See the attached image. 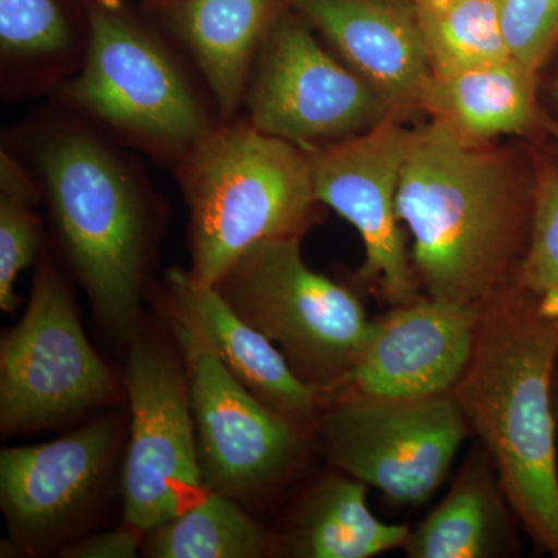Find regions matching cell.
<instances>
[{
	"label": "cell",
	"mask_w": 558,
	"mask_h": 558,
	"mask_svg": "<svg viewBox=\"0 0 558 558\" xmlns=\"http://www.w3.org/2000/svg\"><path fill=\"white\" fill-rule=\"evenodd\" d=\"M395 119L422 108L433 70L414 0H295Z\"/></svg>",
	"instance_id": "obj_14"
},
{
	"label": "cell",
	"mask_w": 558,
	"mask_h": 558,
	"mask_svg": "<svg viewBox=\"0 0 558 558\" xmlns=\"http://www.w3.org/2000/svg\"><path fill=\"white\" fill-rule=\"evenodd\" d=\"M250 83L252 126L306 150L354 137L392 117L359 73L337 61L303 21L289 14L264 40Z\"/></svg>",
	"instance_id": "obj_9"
},
{
	"label": "cell",
	"mask_w": 558,
	"mask_h": 558,
	"mask_svg": "<svg viewBox=\"0 0 558 558\" xmlns=\"http://www.w3.org/2000/svg\"><path fill=\"white\" fill-rule=\"evenodd\" d=\"M36 191L20 163L0 156V307L17 306L14 282L31 266L40 244V222L33 213Z\"/></svg>",
	"instance_id": "obj_23"
},
{
	"label": "cell",
	"mask_w": 558,
	"mask_h": 558,
	"mask_svg": "<svg viewBox=\"0 0 558 558\" xmlns=\"http://www.w3.org/2000/svg\"><path fill=\"white\" fill-rule=\"evenodd\" d=\"M470 432L453 395L413 400L339 396L322 418L330 464L403 506L424 505L436 494Z\"/></svg>",
	"instance_id": "obj_7"
},
{
	"label": "cell",
	"mask_w": 558,
	"mask_h": 558,
	"mask_svg": "<svg viewBox=\"0 0 558 558\" xmlns=\"http://www.w3.org/2000/svg\"><path fill=\"white\" fill-rule=\"evenodd\" d=\"M131 440L123 469L124 524L148 534L205 492L189 377L174 359L134 339L124 373Z\"/></svg>",
	"instance_id": "obj_10"
},
{
	"label": "cell",
	"mask_w": 558,
	"mask_h": 558,
	"mask_svg": "<svg viewBox=\"0 0 558 558\" xmlns=\"http://www.w3.org/2000/svg\"><path fill=\"white\" fill-rule=\"evenodd\" d=\"M433 75L509 60L498 0H414Z\"/></svg>",
	"instance_id": "obj_22"
},
{
	"label": "cell",
	"mask_w": 558,
	"mask_h": 558,
	"mask_svg": "<svg viewBox=\"0 0 558 558\" xmlns=\"http://www.w3.org/2000/svg\"><path fill=\"white\" fill-rule=\"evenodd\" d=\"M510 57L537 70L558 44V0H498Z\"/></svg>",
	"instance_id": "obj_26"
},
{
	"label": "cell",
	"mask_w": 558,
	"mask_h": 558,
	"mask_svg": "<svg viewBox=\"0 0 558 558\" xmlns=\"http://www.w3.org/2000/svg\"><path fill=\"white\" fill-rule=\"evenodd\" d=\"M47 199L73 269L117 336L138 317L146 215L126 168L84 132H62L39 154Z\"/></svg>",
	"instance_id": "obj_4"
},
{
	"label": "cell",
	"mask_w": 558,
	"mask_h": 558,
	"mask_svg": "<svg viewBox=\"0 0 558 558\" xmlns=\"http://www.w3.org/2000/svg\"><path fill=\"white\" fill-rule=\"evenodd\" d=\"M112 373L84 333L75 303L49 263L36 274L24 317L0 347V427H46L106 402Z\"/></svg>",
	"instance_id": "obj_8"
},
{
	"label": "cell",
	"mask_w": 558,
	"mask_h": 558,
	"mask_svg": "<svg viewBox=\"0 0 558 558\" xmlns=\"http://www.w3.org/2000/svg\"><path fill=\"white\" fill-rule=\"evenodd\" d=\"M146 535L154 558H258L269 546L266 529L234 498L209 490Z\"/></svg>",
	"instance_id": "obj_21"
},
{
	"label": "cell",
	"mask_w": 558,
	"mask_h": 558,
	"mask_svg": "<svg viewBox=\"0 0 558 558\" xmlns=\"http://www.w3.org/2000/svg\"><path fill=\"white\" fill-rule=\"evenodd\" d=\"M72 43V27L58 0H0V46L9 57L60 53Z\"/></svg>",
	"instance_id": "obj_25"
},
{
	"label": "cell",
	"mask_w": 558,
	"mask_h": 558,
	"mask_svg": "<svg viewBox=\"0 0 558 558\" xmlns=\"http://www.w3.org/2000/svg\"><path fill=\"white\" fill-rule=\"evenodd\" d=\"M553 398H554V410H556V416H558V368H557L556 377H554Z\"/></svg>",
	"instance_id": "obj_28"
},
{
	"label": "cell",
	"mask_w": 558,
	"mask_h": 558,
	"mask_svg": "<svg viewBox=\"0 0 558 558\" xmlns=\"http://www.w3.org/2000/svg\"><path fill=\"white\" fill-rule=\"evenodd\" d=\"M521 527L486 447L470 451L442 501L403 546L409 558H495L520 553Z\"/></svg>",
	"instance_id": "obj_18"
},
{
	"label": "cell",
	"mask_w": 558,
	"mask_h": 558,
	"mask_svg": "<svg viewBox=\"0 0 558 558\" xmlns=\"http://www.w3.org/2000/svg\"><path fill=\"white\" fill-rule=\"evenodd\" d=\"M87 21L86 64L65 100L149 148L183 156L209 128L170 54L119 0H90Z\"/></svg>",
	"instance_id": "obj_6"
},
{
	"label": "cell",
	"mask_w": 558,
	"mask_h": 558,
	"mask_svg": "<svg viewBox=\"0 0 558 558\" xmlns=\"http://www.w3.org/2000/svg\"><path fill=\"white\" fill-rule=\"evenodd\" d=\"M142 532L126 526L102 532L69 546L61 557L69 558H132L137 556Z\"/></svg>",
	"instance_id": "obj_27"
},
{
	"label": "cell",
	"mask_w": 558,
	"mask_h": 558,
	"mask_svg": "<svg viewBox=\"0 0 558 558\" xmlns=\"http://www.w3.org/2000/svg\"><path fill=\"white\" fill-rule=\"evenodd\" d=\"M190 275L216 288L260 242L301 238L314 218L311 150L255 126L208 130L182 156Z\"/></svg>",
	"instance_id": "obj_3"
},
{
	"label": "cell",
	"mask_w": 558,
	"mask_h": 558,
	"mask_svg": "<svg viewBox=\"0 0 558 558\" xmlns=\"http://www.w3.org/2000/svg\"><path fill=\"white\" fill-rule=\"evenodd\" d=\"M554 132H556V138H557V145H558V126H556V130H554Z\"/></svg>",
	"instance_id": "obj_30"
},
{
	"label": "cell",
	"mask_w": 558,
	"mask_h": 558,
	"mask_svg": "<svg viewBox=\"0 0 558 558\" xmlns=\"http://www.w3.org/2000/svg\"><path fill=\"white\" fill-rule=\"evenodd\" d=\"M517 279L558 329V168L543 165L532 190V227Z\"/></svg>",
	"instance_id": "obj_24"
},
{
	"label": "cell",
	"mask_w": 558,
	"mask_h": 558,
	"mask_svg": "<svg viewBox=\"0 0 558 558\" xmlns=\"http://www.w3.org/2000/svg\"><path fill=\"white\" fill-rule=\"evenodd\" d=\"M535 73L509 58L450 75H432L422 108L473 142L521 134L535 120Z\"/></svg>",
	"instance_id": "obj_19"
},
{
	"label": "cell",
	"mask_w": 558,
	"mask_h": 558,
	"mask_svg": "<svg viewBox=\"0 0 558 558\" xmlns=\"http://www.w3.org/2000/svg\"><path fill=\"white\" fill-rule=\"evenodd\" d=\"M410 131L398 119L311 150L315 197L347 219L365 247L360 275L391 307L424 296L400 229L398 190Z\"/></svg>",
	"instance_id": "obj_12"
},
{
	"label": "cell",
	"mask_w": 558,
	"mask_h": 558,
	"mask_svg": "<svg viewBox=\"0 0 558 558\" xmlns=\"http://www.w3.org/2000/svg\"><path fill=\"white\" fill-rule=\"evenodd\" d=\"M300 242H260L216 289L281 351L304 384L322 396L337 395L362 351L371 319L351 290L306 266Z\"/></svg>",
	"instance_id": "obj_5"
},
{
	"label": "cell",
	"mask_w": 558,
	"mask_h": 558,
	"mask_svg": "<svg viewBox=\"0 0 558 558\" xmlns=\"http://www.w3.org/2000/svg\"><path fill=\"white\" fill-rule=\"evenodd\" d=\"M554 97H556V101L558 102V80L556 86H554Z\"/></svg>",
	"instance_id": "obj_29"
},
{
	"label": "cell",
	"mask_w": 558,
	"mask_h": 558,
	"mask_svg": "<svg viewBox=\"0 0 558 558\" xmlns=\"http://www.w3.org/2000/svg\"><path fill=\"white\" fill-rule=\"evenodd\" d=\"M398 215L428 299L483 306L513 278L532 227V202L505 161L435 120L410 131Z\"/></svg>",
	"instance_id": "obj_1"
},
{
	"label": "cell",
	"mask_w": 558,
	"mask_h": 558,
	"mask_svg": "<svg viewBox=\"0 0 558 558\" xmlns=\"http://www.w3.org/2000/svg\"><path fill=\"white\" fill-rule=\"evenodd\" d=\"M295 0H149L146 7L196 61L223 116L236 112L264 40Z\"/></svg>",
	"instance_id": "obj_17"
},
{
	"label": "cell",
	"mask_w": 558,
	"mask_h": 558,
	"mask_svg": "<svg viewBox=\"0 0 558 558\" xmlns=\"http://www.w3.org/2000/svg\"><path fill=\"white\" fill-rule=\"evenodd\" d=\"M557 368L558 329L515 275L481 306L472 357L451 392L494 459L521 529L556 558Z\"/></svg>",
	"instance_id": "obj_2"
},
{
	"label": "cell",
	"mask_w": 558,
	"mask_h": 558,
	"mask_svg": "<svg viewBox=\"0 0 558 558\" xmlns=\"http://www.w3.org/2000/svg\"><path fill=\"white\" fill-rule=\"evenodd\" d=\"M116 428L95 422L64 438L0 454V502L17 537L43 538L72 519L101 483Z\"/></svg>",
	"instance_id": "obj_15"
},
{
	"label": "cell",
	"mask_w": 558,
	"mask_h": 558,
	"mask_svg": "<svg viewBox=\"0 0 558 558\" xmlns=\"http://www.w3.org/2000/svg\"><path fill=\"white\" fill-rule=\"evenodd\" d=\"M368 486L352 476L319 481L301 501L290 529L293 557L371 558L403 549L407 524L376 519L366 502Z\"/></svg>",
	"instance_id": "obj_20"
},
{
	"label": "cell",
	"mask_w": 558,
	"mask_h": 558,
	"mask_svg": "<svg viewBox=\"0 0 558 558\" xmlns=\"http://www.w3.org/2000/svg\"><path fill=\"white\" fill-rule=\"evenodd\" d=\"M481 306L422 296L371 319L339 396L413 400L451 395L475 348Z\"/></svg>",
	"instance_id": "obj_13"
},
{
	"label": "cell",
	"mask_w": 558,
	"mask_h": 558,
	"mask_svg": "<svg viewBox=\"0 0 558 558\" xmlns=\"http://www.w3.org/2000/svg\"><path fill=\"white\" fill-rule=\"evenodd\" d=\"M167 282L172 318L196 332L256 399L303 432L317 421L322 395L296 376L267 337L231 310L218 289L179 270H171Z\"/></svg>",
	"instance_id": "obj_16"
},
{
	"label": "cell",
	"mask_w": 558,
	"mask_h": 558,
	"mask_svg": "<svg viewBox=\"0 0 558 558\" xmlns=\"http://www.w3.org/2000/svg\"><path fill=\"white\" fill-rule=\"evenodd\" d=\"M189 377L205 490L255 497L284 478L304 449V432L256 399L216 352L172 318Z\"/></svg>",
	"instance_id": "obj_11"
}]
</instances>
